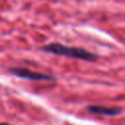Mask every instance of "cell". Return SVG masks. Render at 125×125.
Here are the masks:
<instances>
[{
	"label": "cell",
	"instance_id": "cell-2",
	"mask_svg": "<svg viewBox=\"0 0 125 125\" xmlns=\"http://www.w3.org/2000/svg\"><path fill=\"white\" fill-rule=\"evenodd\" d=\"M9 72L17 77L32 80V81H54L55 80V77L50 74L32 71L30 69L23 68V67H11L9 68Z\"/></svg>",
	"mask_w": 125,
	"mask_h": 125
},
{
	"label": "cell",
	"instance_id": "cell-4",
	"mask_svg": "<svg viewBox=\"0 0 125 125\" xmlns=\"http://www.w3.org/2000/svg\"><path fill=\"white\" fill-rule=\"evenodd\" d=\"M0 125H9V124H7V123H0Z\"/></svg>",
	"mask_w": 125,
	"mask_h": 125
},
{
	"label": "cell",
	"instance_id": "cell-1",
	"mask_svg": "<svg viewBox=\"0 0 125 125\" xmlns=\"http://www.w3.org/2000/svg\"><path fill=\"white\" fill-rule=\"evenodd\" d=\"M42 50L44 52H47L49 54H54L56 56H62V57H66L69 59L80 60L85 62H95L98 60V56L95 53H92L86 49L63 45L59 42L48 43L42 47Z\"/></svg>",
	"mask_w": 125,
	"mask_h": 125
},
{
	"label": "cell",
	"instance_id": "cell-3",
	"mask_svg": "<svg viewBox=\"0 0 125 125\" xmlns=\"http://www.w3.org/2000/svg\"><path fill=\"white\" fill-rule=\"evenodd\" d=\"M88 111L93 114H101L106 116H115L121 113V109L117 107H107L103 105H90L87 107Z\"/></svg>",
	"mask_w": 125,
	"mask_h": 125
}]
</instances>
